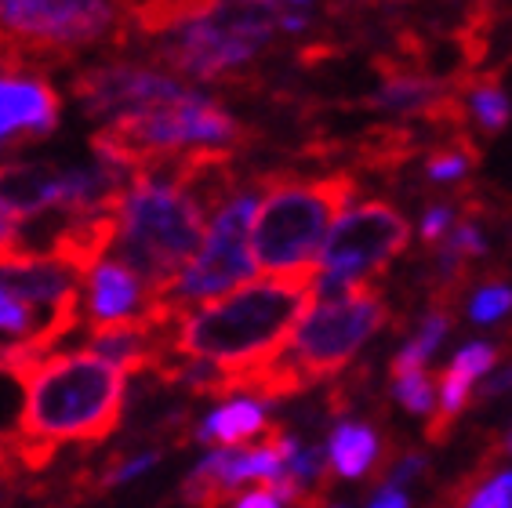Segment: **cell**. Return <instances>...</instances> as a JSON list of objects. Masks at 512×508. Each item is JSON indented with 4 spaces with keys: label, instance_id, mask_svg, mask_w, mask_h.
<instances>
[{
    "label": "cell",
    "instance_id": "cell-12",
    "mask_svg": "<svg viewBox=\"0 0 512 508\" xmlns=\"http://www.w3.org/2000/svg\"><path fill=\"white\" fill-rule=\"evenodd\" d=\"M120 215H91V218H69L59 233L48 240L44 258L59 262L73 280H84L102 265L106 251L117 244Z\"/></svg>",
    "mask_w": 512,
    "mask_h": 508
},
{
    "label": "cell",
    "instance_id": "cell-25",
    "mask_svg": "<svg viewBox=\"0 0 512 508\" xmlns=\"http://www.w3.org/2000/svg\"><path fill=\"white\" fill-rule=\"evenodd\" d=\"M465 508H512V469L487 479L473 498L465 501Z\"/></svg>",
    "mask_w": 512,
    "mask_h": 508
},
{
    "label": "cell",
    "instance_id": "cell-7",
    "mask_svg": "<svg viewBox=\"0 0 512 508\" xmlns=\"http://www.w3.org/2000/svg\"><path fill=\"white\" fill-rule=\"evenodd\" d=\"M280 4H204L168 37H160L157 59L182 77L218 80L244 66L276 33Z\"/></svg>",
    "mask_w": 512,
    "mask_h": 508
},
{
    "label": "cell",
    "instance_id": "cell-1",
    "mask_svg": "<svg viewBox=\"0 0 512 508\" xmlns=\"http://www.w3.org/2000/svg\"><path fill=\"white\" fill-rule=\"evenodd\" d=\"M313 302L316 269L251 280L197 313H186L175 334V356L226 371V392H233L247 374L280 360Z\"/></svg>",
    "mask_w": 512,
    "mask_h": 508
},
{
    "label": "cell",
    "instance_id": "cell-35",
    "mask_svg": "<svg viewBox=\"0 0 512 508\" xmlns=\"http://www.w3.org/2000/svg\"><path fill=\"white\" fill-rule=\"evenodd\" d=\"M505 389H512V367H505L502 374H498V378H491L487 381V396H498V392H505Z\"/></svg>",
    "mask_w": 512,
    "mask_h": 508
},
{
    "label": "cell",
    "instance_id": "cell-31",
    "mask_svg": "<svg viewBox=\"0 0 512 508\" xmlns=\"http://www.w3.org/2000/svg\"><path fill=\"white\" fill-rule=\"evenodd\" d=\"M447 225H451V211L447 207H429L422 218V236L425 240H440L447 233Z\"/></svg>",
    "mask_w": 512,
    "mask_h": 508
},
{
    "label": "cell",
    "instance_id": "cell-10",
    "mask_svg": "<svg viewBox=\"0 0 512 508\" xmlns=\"http://www.w3.org/2000/svg\"><path fill=\"white\" fill-rule=\"evenodd\" d=\"M69 91L88 117H124L135 109L175 102L189 88L182 80L138 66V62H102V66L80 69Z\"/></svg>",
    "mask_w": 512,
    "mask_h": 508
},
{
    "label": "cell",
    "instance_id": "cell-16",
    "mask_svg": "<svg viewBox=\"0 0 512 508\" xmlns=\"http://www.w3.org/2000/svg\"><path fill=\"white\" fill-rule=\"evenodd\" d=\"M266 429V403L262 400H229L215 414H207L197 429L200 443H218L222 450H237Z\"/></svg>",
    "mask_w": 512,
    "mask_h": 508
},
{
    "label": "cell",
    "instance_id": "cell-19",
    "mask_svg": "<svg viewBox=\"0 0 512 508\" xmlns=\"http://www.w3.org/2000/svg\"><path fill=\"white\" fill-rule=\"evenodd\" d=\"M436 95V84L433 80H418V77H396L389 80L382 91L375 95L378 106L385 109H418V106H429Z\"/></svg>",
    "mask_w": 512,
    "mask_h": 508
},
{
    "label": "cell",
    "instance_id": "cell-4",
    "mask_svg": "<svg viewBox=\"0 0 512 508\" xmlns=\"http://www.w3.org/2000/svg\"><path fill=\"white\" fill-rule=\"evenodd\" d=\"M385 305L378 294L353 287L335 298H316L309 313L298 320L295 334L280 360H273L266 371H255L244 381V389H255L262 396L295 392L302 385L327 374L342 371L353 360L356 349L382 327Z\"/></svg>",
    "mask_w": 512,
    "mask_h": 508
},
{
    "label": "cell",
    "instance_id": "cell-34",
    "mask_svg": "<svg viewBox=\"0 0 512 508\" xmlns=\"http://www.w3.org/2000/svg\"><path fill=\"white\" fill-rule=\"evenodd\" d=\"M411 501H407V494L404 490H389V487H382V494H378L375 501L367 508H407Z\"/></svg>",
    "mask_w": 512,
    "mask_h": 508
},
{
    "label": "cell",
    "instance_id": "cell-37",
    "mask_svg": "<svg viewBox=\"0 0 512 508\" xmlns=\"http://www.w3.org/2000/svg\"><path fill=\"white\" fill-rule=\"evenodd\" d=\"M509 450H512V436H509Z\"/></svg>",
    "mask_w": 512,
    "mask_h": 508
},
{
    "label": "cell",
    "instance_id": "cell-23",
    "mask_svg": "<svg viewBox=\"0 0 512 508\" xmlns=\"http://www.w3.org/2000/svg\"><path fill=\"white\" fill-rule=\"evenodd\" d=\"M509 309H512V291L502 284H491V287H483V291H476L473 305H469V316H473L476 323H494V320H502Z\"/></svg>",
    "mask_w": 512,
    "mask_h": 508
},
{
    "label": "cell",
    "instance_id": "cell-2",
    "mask_svg": "<svg viewBox=\"0 0 512 508\" xmlns=\"http://www.w3.org/2000/svg\"><path fill=\"white\" fill-rule=\"evenodd\" d=\"M128 381L95 352H51L22 378V440L59 454L66 443H102L124 421Z\"/></svg>",
    "mask_w": 512,
    "mask_h": 508
},
{
    "label": "cell",
    "instance_id": "cell-22",
    "mask_svg": "<svg viewBox=\"0 0 512 508\" xmlns=\"http://www.w3.org/2000/svg\"><path fill=\"white\" fill-rule=\"evenodd\" d=\"M494 367V345L487 342H469L462 345V349L454 352V363H451V374H458V378H465L469 385H473L476 378H483V374Z\"/></svg>",
    "mask_w": 512,
    "mask_h": 508
},
{
    "label": "cell",
    "instance_id": "cell-17",
    "mask_svg": "<svg viewBox=\"0 0 512 508\" xmlns=\"http://www.w3.org/2000/svg\"><path fill=\"white\" fill-rule=\"evenodd\" d=\"M324 454L342 479H360L378 458V436L364 421H342L331 432Z\"/></svg>",
    "mask_w": 512,
    "mask_h": 508
},
{
    "label": "cell",
    "instance_id": "cell-21",
    "mask_svg": "<svg viewBox=\"0 0 512 508\" xmlns=\"http://www.w3.org/2000/svg\"><path fill=\"white\" fill-rule=\"evenodd\" d=\"M469 102H473L476 120H480L487 131H502V127L509 124L512 106H509V98H505V91H498V88H476Z\"/></svg>",
    "mask_w": 512,
    "mask_h": 508
},
{
    "label": "cell",
    "instance_id": "cell-18",
    "mask_svg": "<svg viewBox=\"0 0 512 508\" xmlns=\"http://www.w3.org/2000/svg\"><path fill=\"white\" fill-rule=\"evenodd\" d=\"M444 334H447V316H425L418 338H414V342H407L404 349H400V356H396V363H393V371L396 374L422 371L425 360H429V356H433V352L440 349Z\"/></svg>",
    "mask_w": 512,
    "mask_h": 508
},
{
    "label": "cell",
    "instance_id": "cell-9",
    "mask_svg": "<svg viewBox=\"0 0 512 508\" xmlns=\"http://www.w3.org/2000/svg\"><path fill=\"white\" fill-rule=\"evenodd\" d=\"M258 215V196H233L215 215L211 229L204 233L197 258L182 269L164 298L186 309L189 302H215L222 294L255 280V258H251V225Z\"/></svg>",
    "mask_w": 512,
    "mask_h": 508
},
{
    "label": "cell",
    "instance_id": "cell-6",
    "mask_svg": "<svg viewBox=\"0 0 512 508\" xmlns=\"http://www.w3.org/2000/svg\"><path fill=\"white\" fill-rule=\"evenodd\" d=\"M0 33L30 59V66H59L99 44L124 48L131 40V22L128 4L0 0Z\"/></svg>",
    "mask_w": 512,
    "mask_h": 508
},
{
    "label": "cell",
    "instance_id": "cell-24",
    "mask_svg": "<svg viewBox=\"0 0 512 508\" xmlns=\"http://www.w3.org/2000/svg\"><path fill=\"white\" fill-rule=\"evenodd\" d=\"M33 320H37V309H30L26 302L0 291V331L26 338V334H33Z\"/></svg>",
    "mask_w": 512,
    "mask_h": 508
},
{
    "label": "cell",
    "instance_id": "cell-3",
    "mask_svg": "<svg viewBox=\"0 0 512 508\" xmlns=\"http://www.w3.org/2000/svg\"><path fill=\"white\" fill-rule=\"evenodd\" d=\"M204 215L168 182L135 175L120 204V265L142 287V305L157 302L175 287L200 244Z\"/></svg>",
    "mask_w": 512,
    "mask_h": 508
},
{
    "label": "cell",
    "instance_id": "cell-11",
    "mask_svg": "<svg viewBox=\"0 0 512 508\" xmlns=\"http://www.w3.org/2000/svg\"><path fill=\"white\" fill-rule=\"evenodd\" d=\"M62 120V102L44 80H0V146L48 138Z\"/></svg>",
    "mask_w": 512,
    "mask_h": 508
},
{
    "label": "cell",
    "instance_id": "cell-36",
    "mask_svg": "<svg viewBox=\"0 0 512 508\" xmlns=\"http://www.w3.org/2000/svg\"><path fill=\"white\" fill-rule=\"evenodd\" d=\"M324 508H345V505H324Z\"/></svg>",
    "mask_w": 512,
    "mask_h": 508
},
{
    "label": "cell",
    "instance_id": "cell-33",
    "mask_svg": "<svg viewBox=\"0 0 512 508\" xmlns=\"http://www.w3.org/2000/svg\"><path fill=\"white\" fill-rule=\"evenodd\" d=\"M22 479V472L15 469V461L8 458V450H4V440H0V487H15Z\"/></svg>",
    "mask_w": 512,
    "mask_h": 508
},
{
    "label": "cell",
    "instance_id": "cell-28",
    "mask_svg": "<svg viewBox=\"0 0 512 508\" xmlns=\"http://www.w3.org/2000/svg\"><path fill=\"white\" fill-rule=\"evenodd\" d=\"M19 262H22L19 225H15V218L0 207V269H4V265H19Z\"/></svg>",
    "mask_w": 512,
    "mask_h": 508
},
{
    "label": "cell",
    "instance_id": "cell-14",
    "mask_svg": "<svg viewBox=\"0 0 512 508\" xmlns=\"http://www.w3.org/2000/svg\"><path fill=\"white\" fill-rule=\"evenodd\" d=\"M0 291L26 302L30 309H37V305H48L51 309V305H59L69 291H77V284H73V276H69L59 262H51V258H30V262L4 265V269H0Z\"/></svg>",
    "mask_w": 512,
    "mask_h": 508
},
{
    "label": "cell",
    "instance_id": "cell-20",
    "mask_svg": "<svg viewBox=\"0 0 512 508\" xmlns=\"http://www.w3.org/2000/svg\"><path fill=\"white\" fill-rule=\"evenodd\" d=\"M396 400L404 403L411 414H429L436 403V389L429 385L425 371H411V374H396Z\"/></svg>",
    "mask_w": 512,
    "mask_h": 508
},
{
    "label": "cell",
    "instance_id": "cell-26",
    "mask_svg": "<svg viewBox=\"0 0 512 508\" xmlns=\"http://www.w3.org/2000/svg\"><path fill=\"white\" fill-rule=\"evenodd\" d=\"M487 251V244H483V236L476 225H458L451 236V247H447L444 254V265H451L454 258H462V254H483Z\"/></svg>",
    "mask_w": 512,
    "mask_h": 508
},
{
    "label": "cell",
    "instance_id": "cell-13",
    "mask_svg": "<svg viewBox=\"0 0 512 508\" xmlns=\"http://www.w3.org/2000/svg\"><path fill=\"white\" fill-rule=\"evenodd\" d=\"M59 182L62 171L55 164L37 160H4L0 164V207L15 222L37 218L51 207H59Z\"/></svg>",
    "mask_w": 512,
    "mask_h": 508
},
{
    "label": "cell",
    "instance_id": "cell-8",
    "mask_svg": "<svg viewBox=\"0 0 512 508\" xmlns=\"http://www.w3.org/2000/svg\"><path fill=\"white\" fill-rule=\"evenodd\" d=\"M404 244L407 222L393 207L360 204L342 211L316 258V298H335L360 287V280L393 262Z\"/></svg>",
    "mask_w": 512,
    "mask_h": 508
},
{
    "label": "cell",
    "instance_id": "cell-15",
    "mask_svg": "<svg viewBox=\"0 0 512 508\" xmlns=\"http://www.w3.org/2000/svg\"><path fill=\"white\" fill-rule=\"evenodd\" d=\"M142 302V287L135 276L120 262H102L91 273V294H88V313L91 323H109L131 316V309Z\"/></svg>",
    "mask_w": 512,
    "mask_h": 508
},
{
    "label": "cell",
    "instance_id": "cell-5",
    "mask_svg": "<svg viewBox=\"0 0 512 508\" xmlns=\"http://www.w3.org/2000/svg\"><path fill=\"white\" fill-rule=\"evenodd\" d=\"M349 196H353V186L345 178L276 186L258 204L255 225H251L255 269H262L266 276L316 269L320 247L342 215V207L349 204Z\"/></svg>",
    "mask_w": 512,
    "mask_h": 508
},
{
    "label": "cell",
    "instance_id": "cell-29",
    "mask_svg": "<svg viewBox=\"0 0 512 508\" xmlns=\"http://www.w3.org/2000/svg\"><path fill=\"white\" fill-rule=\"evenodd\" d=\"M469 171V160L462 153H440V157L429 164V178L436 182H454V178H462Z\"/></svg>",
    "mask_w": 512,
    "mask_h": 508
},
{
    "label": "cell",
    "instance_id": "cell-30",
    "mask_svg": "<svg viewBox=\"0 0 512 508\" xmlns=\"http://www.w3.org/2000/svg\"><path fill=\"white\" fill-rule=\"evenodd\" d=\"M422 469H425V458H422V454H411V458H404L400 465H396L393 476H389V483H385V487H389V490H404L407 483H411V479L418 476Z\"/></svg>",
    "mask_w": 512,
    "mask_h": 508
},
{
    "label": "cell",
    "instance_id": "cell-32",
    "mask_svg": "<svg viewBox=\"0 0 512 508\" xmlns=\"http://www.w3.org/2000/svg\"><path fill=\"white\" fill-rule=\"evenodd\" d=\"M233 508H284V505H280V501H276L273 494L262 487V490H251V494H244V498H237V505H233Z\"/></svg>",
    "mask_w": 512,
    "mask_h": 508
},
{
    "label": "cell",
    "instance_id": "cell-27",
    "mask_svg": "<svg viewBox=\"0 0 512 508\" xmlns=\"http://www.w3.org/2000/svg\"><path fill=\"white\" fill-rule=\"evenodd\" d=\"M469 389H473V385H469L465 378H458V374H451V371L444 374V385H440V407H444L447 418H454V414L462 411L465 400H469Z\"/></svg>",
    "mask_w": 512,
    "mask_h": 508
}]
</instances>
